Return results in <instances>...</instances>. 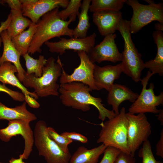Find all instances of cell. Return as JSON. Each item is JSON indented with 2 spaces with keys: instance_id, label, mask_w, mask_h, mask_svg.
<instances>
[{
  "instance_id": "6da1fadb",
  "label": "cell",
  "mask_w": 163,
  "mask_h": 163,
  "mask_svg": "<svg viewBox=\"0 0 163 163\" xmlns=\"http://www.w3.org/2000/svg\"><path fill=\"white\" fill-rule=\"evenodd\" d=\"M92 90L87 85L79 82H72L59 85V98L65 106L80 110L88 111L92 105L97 110L98 118L103 122L106 118L110 119L116 115L112 110L105 107L102 99L91 95Z\"/></svg>"
},
{
  "instance_id": "7a4b0ae2",
  "label": "cell",
  "mask_w": 163,
  "mask_h": 163,
  "mask_svg": "<svg viewBox=\"0 0 163 163\" xmlns=\"http://www.w3.org/2000/svg\"><path fill=\"white\" fill-rule=\"evenodd\" d=\"M59 8L44 15L36 24V31L28 51V54L41 53L43 44L53 38L62 36L73 37V29L69 27L71 21L61 19L58 14Z\"/></svg>"
},
{
  "instance_id": "3957f363",
  "label": "cell",
  "mask_w": 163,
  "mask_h": 163,
  "mask_svg": "<svg viewBox=\"0 0 163 163\" xmlns=\"http://www.w3.org/2000/svg\"><path fill=\"white\" fill-rule=\"evenodd\" d=\"M52 56L47 59L40 77L26 73L22 82L26 88H33L38 97L58 96L59 85L57 81L61 75L63 65L59 56L56 62Z\"/></svg>"
},
{
  "instance_id": "277c9868",
  "label": "cell",
  "mask_w": 163,
  "mask_h": 163,
  "mask_svg": "<svg viewBox=\"0 0 163 163\" xmlns=\"http://www.w3.org/2000/svg\"><path fill=\"white\" fill-rule=\"evenodd\" d=\"M128 124L126 109L122 107L118 114L99 124L101 129L97 143L129 153L127 145Z\"/></svg>"
},
{
  "instance_id": "5b68a950",
  "label": "cell",
  "mask_w": 163,
  "mask_h": 163,
  "mask_svg": "<svg viewBox=\"0 0 163 163\" xmlns=\"http://www.w3.org/2000/svg\"><path fill=\"white\" fill-rule=\"evenodd\" d=\"M124 41L122 54V72L131 78L135 82L141 80V72L145 68L142 55L136 47L132 39L129 30V21L122 19L117 27Z\"/></svg>"
},
{
  "instance_id": "8992f818",
  "label": "cell",
  "mask_w": 163,
  "mask_h": 163,
  "mask_svg": "<svg viewBox=\"0 0 163 163\" xmlns=\"http://www.w3.org/2000/svg\"><path fill=\"white\" fill-rule=\"evenodd\" d=\"M47 125L43 120L36 123L34 132V142L39 155L43 157L47 163H69L70 152H65L48 136Z\"/></svg>"
},
{
  "instance_id": "52a82bcc",
  "label": "cell",
  "mask_w": 163,
  "mask_h": 163,
  "mask_svg": "<svg viewBox=\"0 0 163 163\" xmlns=\"http://www.w3.org/2000/svg\"><path fill=\"white\" fill-rule=\"evenodd\" d=\"M148 5H143L137 0H126V3L133 10L129 21L131 34H136L151 22L157 21L163 24V4L155 3L152 0H145Z\"/></svg>"
},
{
  "instance_id": "ba28073f",
  "label": "cell",
  "mask_w": 163,
  "mask_h": 163,
  "mask_svg": "<svg viewBox=\"0 0 163 163\" xmlns=\"http://www.w3.org/2000/svg\"><path fill=\"white\" fill-rule=\"evenodd\" d=\"M152 75L151 72L148 71L146 76L141 79L142 88L141 92L129 107L128 113L133 114L158 113L160 110L157 107L163 104V92L161 91L158 95H155L152 83H150L149 88H146L148 81Z\"/></svg>"
},
{
  "instance_id": "9c48e42d",
  "label": "cell",
  "mask_w": 163,
  "mask_h": 163,
  "mask_svg": "<svg viewBox=\"0 0 163 163\" xmlns=\"http://www.w3.org/2000/svg\"><path fill=\"white\" fill-rule=\"evenodd\" d=\"M128 122L127 145L128 152L134 156L141 144L148 140L151 134V126L145 114L136 115L126 113Z\"/></svg>"
},
{
  "instance_id": "30bf717a",
  "label": "cell",
  "mask_w": 163,
  "mask_h": 163,
  "mask_svg": "<svg viewBox=\"0 0 163 163\" xmlns=\"http://www.w3.org/2000/svg\"><path fill=\"white\" fill-rule=\"evenodd\" d=\"M30 122L23 120L8 121V126L0 128V139L8 142L13 136H21L24 141V148L21 154L24 159H27L32 151L34 144V132L30 125Z\"/></svg>"
},
{
  "instance_id": "8fae6325",
  "label": "cell",
  "mask_w": 163,
  "mask_h": 163,
  "mask_svg": "<svg viewBox=\"0 0 163 163\" xmlns=\"http://www.w3.org/2000/svg\"><path fill=\"white\" fill-rule=\"evenodd\" d=\"M77 52L80 60L79 65L71 74L67 73L63 66L61 75L59 78L60 84L79 82L87 85L92 90H96L93 78L94 63L90 61L85 52L79 51Z\"/></svg>"
},
{
  "instance_id": "7c38bea8",
  "label": "cell",
  "mask_w": 163,
  "mask_h": 163,
  "mask_svg": "<svg viewBox=\"0 0 163 163\" xmlns=\"http://www.w3.org/2000/svg\"><path fill=\"white\" fill-rule=\"evenodd\" d=\"M96 35L95 33L86 37L82 38L74 37L69 39L61 38L56 42L48 41L44 43L52 53H56L62 55L69 50L74 52L83 51L88 54L94 46Z\"/></svg>"
},
{
  "instance_id": "4fadbf2b",
  "label": "cell",
  "mask_w": 163,
  "mask_h": 163,
  "mask_svg": "<svg viewBox=\"0 0 163 163\" xmlns=\"http://www.w3.org/2000/svg\"><path fill=\"white\" fill-rule=\"evenodd\" d=\"M69 0H20L23 15L36 24L44 15L59 7L66 8Z\"/></svg>"
},
{
  "instance_id": "5bb4252c",
  "label": "cell",
  "mask_w": 163,
  "mask_h": 163,
  "mask_svg": "<svg viewBox=\"0 0 163 163\" xmlns=\"http://www.w3.org/2000/svg\"><path fill=\"white\" fill-rule=\"evenodd\" d=\"M115 34L104 37L99 44L94 46L87 54L93 63L108 61L114 63L122 61V56L115 43Z\"/></svg>"
},
{
  "instance_id": "9a60e30c",
  "label": "cell",
  "mask_w": 163,
  "mask_h": 163,
  "mask_svg": "<svg viewBox=\"0 0 163 163\" xmlns=\"http://www.w3.org/2000/svg\"><path fill=\"white\" fill-rule=\"evenodd\" d=\"M122 72L121 62L115 66L102 67L94 63L93 78L96 90L104 89L108 91Z\"/></svg>"
},
{
  "instance_id": "2e32d148",
  "label": "cell",
  "mask_w": 163,
  "mask_h": 163,
  "mask_svg": "<svg viewBox=\"0 0 163 163\" xmlns=\"http://www.w3.org/2000/svg\"><path fill=\"white\" fill-rule=\"evenodd\" d=\"M5 2L11 9V20L6 30L11 39L24 31L32 22L23 16L20 0H5Z\"/></svg>"
},
{
  "instance_id": "e0dca14e",
  "label": "cell",
  "mask_w": 163,
  "mask_h": 163,
  "mask_svg": "<svg viewBox=\"0 0 163 163\" xmlns=\"http://www.w3.org/2000/svg\"><path fill=\"white\" fill-rule=\"evenodd\" d=\"M92 19L100 34L105 37L115 34L123 19L120 11H105L93 13Z\"/></svg>"
},
{
  "instance_id": "ac0fdd59",
  "label": "cell",
  "mask_w": 163,
  "mask_h": 163,
  "mask_svg": "<svg viewBox=\"0 0 163 163\" xmlns=\"http://www.w3.org/2000/svg\"><path fill=\"white\" fill-rule=\"evenodd\" d=\"M0 37L3 44V53L0 57V65L5 62H9L13 64L17 69V77L22 82L26 71L20 63V54L13 45L6 30L1 33Z\"/></svg>"
},
{
  "instance_id": "d6986e66",
  "label": "cell",
  "mask_w": 163,
  "mask_h": 163,
  "mask_svg": "<svg viewBox=\"0 0 163 163\" xmlns=\"http://www.w3.org/2000/svg\"><path fill=\"white\" fill-rule=\"evenodd\" d=\"M16 72L17 73V69L13 64L9 62H4L0 65V82L3 84H9L20 89L26 102L32 97L37 99L39 97L34 92L30 91L21 83L15 75Z\"/></svg>"
},
{
  "instance_id": "ffe728a7",
  "label": "cell",
  "mask_w": 163,
  "mask_h": 163,
  "mask_svg": "<svg viewBox=\"0 0 163 163\" xmlns=\"http://www.w3.org/2000/svg\"><path fill=\"white\" fill-rule=\"evenodd\" d=\"M108 91L107 103L111 105L116 115L119 113V107L122 102L129 101L133 103L139 96L126 86L117 83L114 84Z\"/></svg>"
},
{
  "instance_id": "44dd1931",
  "label": "cell",
  "mask_w": 163,
  "mask_h": 163,
  "mask_svg": "<svg viewBox=\"0 0 163 163\" xmlns=\"http://www.w3.org/2000/svg\"><path fill=\"white\" fill-rule=\"evenodd\" d=\"M26 104L24 101L21 105L11 108L0 101V120H23L30 122L36 120L37 117L27 109Z\"/></svg>"
},
{
  "instance_id": "7402d4cb",
  "label": "cell",
  "mask_w": 163,
  "mask_h": 163,
  "mask_svg": "<svg viewBox=\"0 0 163 163\" xmlns=\"http://www.w3.org/2000/svg\"><path fill=\"white\" fill-rule=\"evenodd\" d=\"M107 147L103 144L91 149L80 146L71 156L69 163H97Z\"/></svg>"
},
{
  "instance_id": "603a6c76",
  "label": "cell",
  "mask_w": 163,
  "mask_h": 163,
  "mask_svg": "<svg viewBox=\"0 0 163 163\" xmlns=\"http://www.w3.org/2000/svg\"><path fill=\"white\" fill-rule=\"evenodd\" d=\"M155 43L157 47V53L154 59L145 62V68H148L152 75L158 74L163 75V33L162 31L156 30L152 33Z\"/></svg>"
},
{
  "instance_id": "cb8c5ba5",
  "label": "cell",
  "mask_w": 163,
  "mask_h": 163,
  "mask_svg": "<svg viewBox=\"0 0 163 163\" xmlns=\"http://www.w3.org/2000/svg\"><path fill=\"white\" fill-rule=\"evenodd\" d=\"M36 29V24L32 22L27 30L12 38L11 41L21 56L28 53Z\"/></svg>"
},
{
  "instance_id": "d4e9b609",
  "label": "cell",
  "mask_w": 163,
  "mask_h": 163,
  "mask_svg": "<svg viewBox=\"0 0 163 163\" xmlns=\"http://www.w3.org/2000/svg\"><path fill=\"white\" fill-rule=\"evenodd\" d=\"M91 2V0H83L82 3L81 11L78 17V22L73 29V37H74L82 38L87 36L90 26L88 12Z\"/></svg>"
},
{
  "instance_id": "484cf974",
  "label": "cell",
  "mask_w": 163,
  "mask_h": 163,
  "mask_svg": "<svg viewBox=\"0 0 163 163\" xmlns=\"http://www.w3.org/2000/svg\"><path fill=\"white\" fill-rule=\"evenodd\" d=\"M126 0H91L89 11L93 13L105 11H119Z\"/></svg>"
},
{
  "instance_id": "4316f807",
  "label": "cell",
  "mask_w": 163,
  "mask_h": 163,
  "mask_svg": "<svg viewBox=\"0 0 163 163\" xmlns=\"http://www.w3.org/2000/svg\"><path fill=\"white\" fill-rule=\"evenodd\" d=\"M23 56L25 62L26 73L28 74H34L37 77H41L43 73V69L46 63L47 59L41 55L39 56L38 59H34L28 53Z\"/></svg>"
},
{
  "instance_id": "83f0119b",
  "label": "cell",
  "mask_w": 163,
  "mask_h": 163,
  "mask_svg": "<svg viewBox=\"0 0 163 163\" xmlns=\"http://www.w3.org/2000/svg\"><path fill=\"white\" fill-rule=\"evenodd\" d=\"M82 4L81 0H71L64 9L59 11L58 15L60 18L64 21H66L69 18L72 22L75 21L76 17H78L80 12L79 9Z\"/></svg>"
},
{
  "instance_id": "f1b7e54d",
  "label": "cell",
  "mask_w": 163,
  "mask_h": 163,
  "mask_svg": "<svg viewBox=\"0 0 163 163\" xmlns=\"http://www.w3.org/2000/svg\"><path fill=\"white\" fill-rule=\"evenodd\" d=\"M47 132L49 137L61 150L65 152H69L68 146L72 142V140L59 134L54 128L51 127H47Z\"/></svg>"
},
{
  "instance_id": "f546056e",
  "label": "cell",
  "mask_w": 163,
  "mask_h": 163,
  "mask_svg": "<svg viewBox=\"0 0 163 163\" xmlns=\"http://www.w3.org/2000/svg\"><path fill=\"white\" fill-rule=\"evenodd\" d=\"M138 155L142 159V163H163L162 161L155 159L150 143L148 140L143 143L142 147L139 151Z\"/></svg>"
},
{
  "instance_id": "4dcf8cb0",
  "label": "cell",
  "mask_w": 163,
  "mask_h": 163,
  "mask_svg": "<svg viewBox=\"0 0 163 163\" xmlns=\"http://www.w3.org/2000/svg\"><path fill=\"white\" fill-rule=\"evenodd\" d=\"M121 151L113 147H107L104 152L103 156L100 163H114L116 157Z\"/></svg>"
},
{
  "instance_id": "1f68e13d",
  "label": "cell",
  "mask_w": 163,
  "mask_h": 163,
  "mask_svg": "<svg viewBox=\"0 0 163 163\" xmlns=\"http://www.w3.org/2000/svg\"><path fill=\"white\" fill-rule=\"evenodd\" d=\"M0 92L7 94L15 101L19 102L25 101L24 95L22 93L11 89L6 86L5 85L0 84Z\"/></svg>"
},
{
  "instance_id": "d6a6232c",
  "label": "cell",
  "mask_w": 163,
  "mask_h": 163,
  "mask_svg": "<svg viewBox=\"0 0 163 163\" xmlns=\"http://www.w3.org/2000/svg\"><path fill=\"white\" fill-rule=\"evenodd\" d=\"M134 156L121 151L116 157L114 163H135Z\"/></svg>"
},
{
  "instance_id": "836d02e7",
  "label": "cell",
  "mask_w": 163,
  "mask_h": 163,
  "mask_svg": "<svg viewBox=\"0 0 163 163\" xmlns=\"http://www.w3.org/2000/svg\"><path fill=\"white\" fill-rule=\"evenodd\" d=\"M61 135L72 141H77L83 143H87L88 141L86 137L75 132H64L61 133Z\"/></svg>"
},
{
  "instance_id": "e575fe53",
  "label": "cell",
  "mask_w": 163,
  "mask_h": 163,
  "mask_svg": "<svg viewBox=\"0 0 163 163\" xmlns=\"http://www.w3.org/2000/svg\"><path fill=\"white\" fill-rule=\"evenodd\" d=\"M156 154L163 158V129L161 130L160 139L156 145Z\"/></svg>"
},
{
  "instance_id": "d590c367",
  "label": "cell",
  "mask_w": 163,
  "mask_h": 163,
  "mask_svg": "<svg viewBox=\"0 0 163 163\" xmlns=\"http://www.w3.org/2000/svg\"><path fill=\"white\" fill-rule=\"evenodd\" d=\"M11 20V14L10 13L6 19L1 22L0 25V34L3 31L7 29L10 24Z\"/></svg>"
},
{
  "instance_id": "8d00e7d4",
  "label": "cell",
  "mask_w": 163,
  "mask_h": 163,
  "mask_svg": "<svg viewBox=\"0 0 163 163\" xmlns=\"http://www.w3.org/2000/svg\"><path fill=\"white\" fill-rule=\"evenodd\" d=\"M23 159L21 154L19 155L18 158H12L9 161L8 163H26L23 161Z\"/></svg>"
},
{
  "instance_id": "74e56055",
  "label": "cell",
  "mask_w": 163,
  "mask_h": 163,
  "mask_svg": "<svg viewBox=\"0 0 163 163\" xmlns=\"http://www.w3.org/2000/svg\"><path fill=\"white\" fill-rule=\"evenodd\" d=\"M158 115V119L160 122L161 124L163 125V110H160Z\"/></svg>"
},
{
  "instance_id": "f35d334b",
  "label": "cell",
  "mask_w": 163,
  "mask_h": 163,
  "mask_svg": "<svg viewBox=\"0 0 163 163\" xmlns=\"http://www.w3.org/2000/svg\"><path fill=\"white\" fill-rule=\"evenodd\" d=\"M155 28L156 30L162 31L163 30V24L159 22L155 24Z\"/></svg>"
},
{
  "instance_id": "ab89813d",
  "label": "cell",
  "mask_w": 163,
  "mask_h": 163,
  "mask_svg": "<svg viewBox=\"0 0 163 163\" xmlns=\"http://www.w3.org/2000/svg\"><path fill=\"white\" fill-rule=\"evenodd\" d=\"M6 3L5 0H0V4H4Z\"/></svg>"
},
{
  "instance_id": "60d3db41",
  "label": "cell",
  "mask_w": 163,
  "mask_h": 163,
  "mask_svg": "<svg viewBox=\"0 0 163 163\" xmlns=\"http://www.w3.org/2000/svg\"><path fill=\"white\" fill-rule=\"evenodd\" d=\"M2 43V39L1 37H0V46H1Z\"/></svg>"
},
{
  "instance_id": "b9f144b4",
  "label": "cell",
  "mask_w": 163,
  "mask_h": 163,
  "mask_svg": "<svg viewBox=\"0 0 163 163\" xmlns=\"http://www.w3.org/2000/svg\"><path fill=\"white\" fill-rule=\"evenodd\" d=\"M0 163H5L0 161Z\"/></svg>"
}]
</instances>
